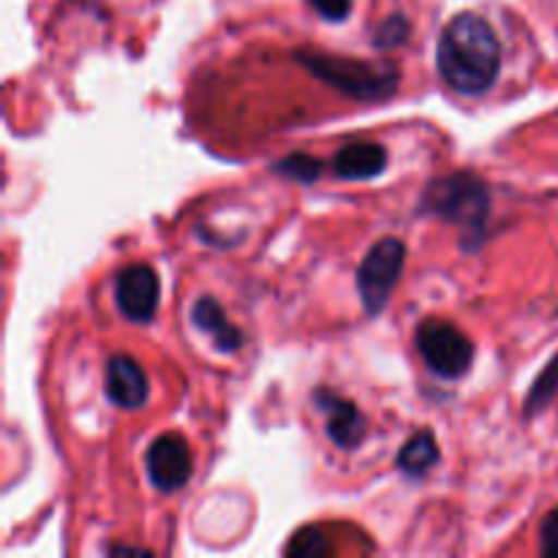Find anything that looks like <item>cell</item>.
Wrapping results in <instances>:
<instances>
[{
	"label": "cell",
	"instance_id": "obj_1",
	"mask_svg": "<svg viewBox=\"0 0 558 558\" xmlns=\"http://www.w3.org/2000/svg\"><path fill=\"white\" fill-rule=\"evenodd\" d=\"M436 65L447 87L461 96H483L501 69V47L490 22L474 11L452 16L441 31Z\"/></svg>",
	"mask_w": 558,
	"mask_h": 558
},
{
	"label": "cell",
	"instance_id": "obj_2",
	"mask_svg": "<svg viewBox=\"0 0 558 558\" xmlns=\"http://www.w3.org/2000/svg\"><path fill=\"white\" fill-rule=\"evenodd\" d=\"M420 213L458 223L463 229V245L474 248L483 240L485 223L490 216L488 185L472 172H452L436 178L425 185L423 196H420Z\"/></svg>",
	"mask_w": 558,
	"mask_h": 558
},
{
	"label": "cell",
	"instance_id": "obj_3",
	"mask_svg": "<svg viewBox=\"0 0 558 558\" xmlns=\"http://www.w3.org/2000/svg\"><path fill=\"white\" fill-rule=\"evenodd\" d=\"M294 58L322 82L357 101H387L398 90L401 80V71L392 63H368V60L341 58L311 47L298 49Z\"/></svg>",
	"mask_w": 558,
	"mask_h": 558
},
{
	"label": "cell",
	"instance_id": "obj_4",
	"mask_svg": "<svg viewBox=\"0 0 558 558\" xmlns=\"http://www.w3.org/2000/svg\"><path fill=\"white\" fill-rule=\"evenodd\" d=\"M403 262H407V245L398 238L379 240L365 254L357 267V292L365 314L376 316L387 308L392 289L403 272Z\"/></svg>",
	"mask_w": 558,
	"mask_h": 558
},
{
	"label": "cell",
	"instance_id": "obj_5",
	"mask_svg": "<svg viewBox=\"0 0 558 558\" xmlns=\"http://www.w3.org/2000/svg\"><path fill=\"white\" fill-rule=\"evenodd\" d=\"M417 349L441 379H461L474 363V343L445 319H425L417 327Z\"/></svg>",
	"mask_w": 558,
	"mask_h": 558
},
{
	"label": "cell",
	"instance_id": "obj_6",
	"mask_svg": "<svg viewBox=\"0 0 558 558\" xmlns=\"http://www.w3.org/2000/svg\"><path fill=\"white\" fill-rule=\"evenodd\" d=\"M147 477L161 494H178L194 472V458L180 434H163L147 447Z\"/></svg>",
	"mask_w": 558,
	"mask_h": 558
},
{
	"label": "cell",
	"instance_id": "obj_7",
	"mask_svg": "<svg viewBox=\"0 0 558 558\" xmlns=\"http://www.w3.org/2000/svg\"><path fill=\"white\" fill-rule=\"evenodd\" d=\"M161 281L156 270L147 265H129L114 276V300L125 319L145 325L156 316Z\"/></svg>",
	"mask_w": 558,
	"mask_h": 558
},
{
	"label": "cell",
	"instance_id": "obj_8",
	"mask_svg": "<svg viewBox=\"0 0 558 558\" xmlns=\"http://www.w3.org/2000/svg\"><path fill=\"white\" fill-rule=\"evenodd\" d=\"M314 398L322 412L327 414V436L341 450H354L365 439V434H368V423H365L363 412L354 407V401L341 398L332 390H325V387L316 390Z\"/></svg>",
	"mask_w": 558,
	"mask_h": 558
},
{
	"label": "cell",
	"instance_id": "obj_9",
	"mask_svg": "<svg viewBox=\"0 0 558 558\" xmlns=\"http://www.w3.org/2000/svg\"><path fill=\"white\" fill-rule=\"evenodd\" d=\"M104 385H107L109 401L118 409H125V412L145 407L147 396H150V387H147V376L142 371V365L134 357H125V354L109 357Z\"/></svg>",
	"mask_w": 558,
	"mask_h": 558
},
{
	"label": "cell",
	"instance_id": "obj_10",
	"mask_svg": "<svg viewBox=\"0 0 558 558\" xmlns=\"http://www.w3.org/2000/svg\"><path fill=\"white\" fill-rule=\"evenodd\" d=\"M387 167V150L376 142H352L343 145L332 158V172L343 180L379 178Z\"/></svg>",
	"mask_w": 558,
	"mask_h": 558
},
{
	"label": "cell",
	"instance_id": "obj_11",
	"mask_svg": "<svg viewBox=\"0 0 558 558\" xmlns=\"http://www.w3.org/2000/svg\"><path fill=\"white\" fill-rule=\"evenodd\" d=\"M191 319H194V325L199 327L202 332H207V336L213 338V343H216L221 352H234V349L243 347V332L227 319V314H223L218 300L213 298L196 300L194 311H191Z\"/></svg>",
	"mask_w": 558,
	"mask_h": 558
},
{
	"label": "cell",
	"instance_id": "obj_12",
	"mask_svg": "<svg viewBox=\"0 0 558 558\" xmlns=\"http://www.w3.org/2000/svg\"><path fill=\"white\" fill-rule=\"evenodd\" d=\"M396 463L407 477H423V474H428V469H434L439 463V445H436L434 434L430 430H417L401 447Z\"/></svg>",
	"mask_w": 558,
	"mask_h": 558
},
{
	"label": "cell",
	"instance_id": "obj_13",
	"mask_svg": "<svg viewBox=\"0 0 558 558\" xmlns=\"http://www.w3.org/2000/svg\"><path fill=\"white\" fill-rule=\"evenodd\" d=\"M272 172L283 174V178L294 180V183H314L325 172V163L319 158L308 156V153H292V156L272 163Z\"/></svg>",
	"mask_w": 558,
	"mask_h": 558
},
{
	"label": "cell",
	"instance_id": "obj_14",
	"mask_svg": "<svg viewBox=\"0 0 558 558\" xmlns=\"http://www.w3.org/2000/svg\"><path fill=\"white\" fill-rule=\"evenodd\" d=\"M556 390H558V354L550 360L548 365H545V371L537 376V381L532 385V390H529L526 403H523V412H526V417H532V414H537L539 409L548 407L550 398L556 396Z\"/></svg>",
	"mask_w": 558,
	"mask_h": 558
},
{
	"label": "cell",
	"instance_id": "obj_15",
	"mask_svg": "<svg viewBox=\"0 0 558 558\" xmlns=\"http://www.w3.org/2000/svg\"><path fill=\"white\" fill-rule=\"evenodd\" d=\"M330 539L325 537V532L316 526L300 529L287 545V556H303V558H316V556H327L330 554Z\"/></svg>",
	"mask_w": 558,
	"mask_h": 558
},
{
	"label": "cell",
	"instance_id": "obj_16",
	"mask_svg": "<svg viewBox=\"0 0 558 558\" xmlns=\"http://www.w3.org/2000/svg\"><path fill=\"white\" fill-rule=\"evenodd\" d=\"M409 36V20L403 14L387 16L385 22H379L374 31V47L376 49H392L401 47Z\"/></svg>",
	"mask_w": 558,
	"mask_h": 558
},
{
	"label": "cell",
	"instance_id": "obj_17",
	"mask_svg": "<svg viewBox=\"0 0 558 558\" xmlns=\"http://www.w3.org/2000/svg\"><path fill=\"white\" fill-rule=\"evenodd\" d=\"M539 548L548 558H558V507L545 515L543 529H539Z\"/></svg>",
	"mask_w": 558,
	"mask_h": 558
},
{
	"label": "cell",
	"instance_id": "obj_18",
	"mask_svg": "<svg viewBox=\"0 0 558 558\" xmlns=\"http://www.w3.org/2000/svg\"><path fill=\"white\" fill-rule=\"evenodd\" d=\"M311 5H314L327 22L347 20L349 11H352V0H311Z\"/></svg>",
	"mask_w": 558,
	"mask_h": 558
},
{
	"label": "cell",
	"instance_id": "obj_19",
	"mask_svg": "<svg viewBox=\"0 0 558 558\" xmlns=\"http://www.w3.org/2000/svg\"><path fill=\"white\" fill-rule=\"evenodd\" d=\"M109 554H147V550L131 548V545H112V548H109Z\"/></svg>",
	"mask_w": 558,
	"mask_h": 558
}]
</instances>
